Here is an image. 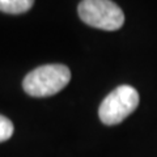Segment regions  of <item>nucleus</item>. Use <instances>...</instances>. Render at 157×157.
<instances>
[{"label":"nucleus","mask_w":157,"mask_h":157,"mask_svg":"<svg viewBox=\"0 0 157 157\" xmlns=\"http://www.w3.org/2000/svg\"><path fill=\"white\" fill-rule=\"evenodd\" d=\"M71 71L64 64H46L29 72L22 81V88L32 97H50L68 85Z\"/></svg>","instance_id":"f257e3e1"},{"label":"nucleus","mask_w":157,"mask_h":157,"mask_svg":"<svg viewBox=\"0 0 157 157\" xmlns=\"http://www.w3.org/2000/svg\"><path fill=\"white\" fill-rule=\"evenodd\" d=\"M139 105V93L130 85H121L101 102L98 115L104 124L114 126L123 122Z\"/></svg>","instance_id":"f03ea898"},{"label":"nucleus","mask_w":157,"mask_h":157,"mask_svg":"<svg viewBox=\"0 0 157 157\" xmlns=\"http://www.w3.org/2000/svg\"><path fill=\"white\" fill-rule=\"evenodd\" d=\"M78 16L86 25L102 30H118L124 22L123 11L111 0H82Z\"/></svg>","instance_id":"7ed1b4c3"},{"label":"nucleus","mask_w":157,"mask_h":157,"mask_svg":"<svg viewBox=\"0 0 157 157\" xmlns=\"http://www.w3.org/2000/svg\"><path fill=\"white\" fill-rule=\"evenodd\" d=\"M34 0H0V11L8 14H21L33 7Z\"/></svg>","instance_id":"20e7f679"},{"label":"nucleus","mask_w":157,"mask_h":157,"mask_svg":"<svg viewBox=\"0 0 157 157\" xmlns=\"http://www.w3.org/2000/svg\"><path fill=\"white\" fill-rule=\"evenodd\" d=\"M13 135V123L7 117L0 115V143L8 140Z\"/></svg>","instance_id":"39448f33"}]
</instances>
